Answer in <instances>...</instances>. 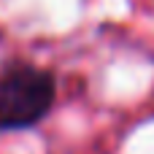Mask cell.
<instances>
[{
  "label": "cell",
  "instance_id": "cell-1",
  "mask_svg": "<svg viewBox=\"0 0 154 154\" xmlns=\"http://www.w3.org/2000/svg\"><path fill=\"white\" fill-rule=\"evenodd\" d=\"M57 84L49 70L11 65L0 70V130H24L38 125L54 106Z\"/></svg>",
  "mask_w": 154,
  "mask_h": 154
}]
</instances>
